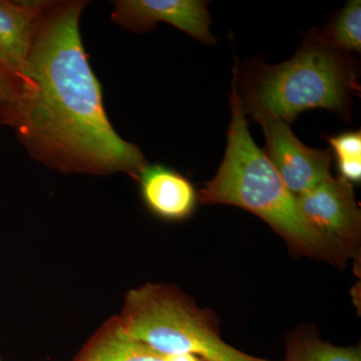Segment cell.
Masks as SVG:
<instances>
[{
  "mask_svg": "<svg viewBox=\"0 0 361 361\" xmlns=\"http://www.w3.org/2000/svg\"><path fill=\"white\" fill-rule=\"evenodd\" d=\"M318 35L330 47L345 54L361 51V1L350 0L332 16Z\"/></svg>",
  "mask_w": 361,
  "mask_h": 361,
  "instance_id": "cell-11",
  "label": "cell"
},
{
  "mask_svg": "<svg viewBox=\"0 0 361 361\" xmlns=\"http://www.w3.org/2000/svg\"><path fill=\"white\" fill-rule=\"evenodd\" d=\"M18 87V80L0 68V106L13 99Z\"/></svg>",
  "mask_w": 361,
  "mask_h": 361,
  "instance_id": "cell-14",
  "label": "cell"
},
{
  "mask_svg": "<svg viewBox=\"0 0 361 361\" xmlns=\"http://www.w3.org/2000/svg\"><path fill=\"white\" fill-rule=\"evenodd\" d=\"M137 180L142 201L161 219L182 221L196 208V190L180 173L165 165H147Z\"/></svg>",
  "mask_w": 361,
  "mask_h": 361,
  "instance_id": "cell-8",
  "label": "cell"
},
{
  "mask_svg": "<svg viewBox=\"0 0 361 361\" xmlns=\"http://www.w3.org/2000/svg\"><path fill=\"white\" fill-rule=\"evenodd\" d=\"M111 20L137 33L149 32L159 23L174 25L203 42L216 44L210 32L208 2L202 0H116Z\"/></svg>",
  "mask_w": 361,
  "mask_h": 361,
  "instance_id": "cell-7",
  "label": "cell"
},
{
  "mask_svg": "<svg viewBox=\"0 0 361 361\" xmlns=\"http://www.w3.org/2000/svg\"><path fill=\"white\" fill-rule=\"evenodd\" d=\"M0 361H2V358H1V356H0Z\"/></svg>",
  "mask_w": 361,
  "mask_h": 361,
  "instance_id": "cell-15",
  "label": "cell"
},
{
  "mask_svg": "<svg viewBox=\"0 0 361 361\" xmlns=\"http://www.w3.org/2000/svg\"><path fill=\"white\" fill-rule=\"evenodd\" d=\"M283 361H361L360 349L338 348L313 336L295 337Z\"/></svg>",
  "mask_w": 361,
  "mask_h": 361,
  "instance_id": "cell-12",
  "label": "cell"
},
{
  "mask_svg": "<svg viewBox=\"0 0 361 361\" xmlns=\"http://www.w3.org/2000/svg\"><path fill=\"white\" fill-rule=\"evenodd\" d=\"M47 1L0 0V68L18 80Z\"/></svg>",
  "mask_w": 361,
  "mask_h": 361,
  "instance_id": "cell-9",
  "label": "cell"
},
{
  "mask_svg": "<svg viewBox=\"0 0 361 361\" xmlns=\"http://www.w3.org/2000/svg\"><path fill=\"white\" fill-rule=\"evenodd\" d=\"M231 121L227 130V148L217 174L201 190L206 205L226 204L245 209L264 220L289 245L306 255L337 260L342 257L315 231L285 186L264 152L252 139L241 99L232 82Z\"/></svg>",
  "mask_w": 361,
  "mask_h": 361,
  "instance_id": "cell-2",
  "label": "cell"
},
{
  "mask_svg": "<svg viewBox=\"0 0 361 361\" xmlns=\"http://www.w3.org/2000/svg\"><path fill=\"white\" fill-rule=\"evenodd\" d=\"M87 2L47 1L16 94L0 106L33 158L63 173H127L148 165L114 129L80 33Z\"/></svg>",
  "mask_w": 361,
  "mask_h": 361,
  "instance_id": "cell-1",
  "label": "cell"
},
{
  "mask_svg": "<svg viewBox=\"0 0 361 361\" xmlns=\"http://www.w3.org/2000/svg\"><path fill=\"white\" fill-rule=\"evenodd\" d=\"M233 82L252 120L275 118L291 125L299 114L324 109L350 118L351 94L360 92L357 66L313 30L293 58L277 66L255 61Z\"/></svg>",
  "mask_w": 361,
  "mask_h": 361,
  "instance_id": "cell-3",
  "label": "cell"
},
{
  "mask_svg": "<svg viewBox=\"0 0 361 361\" xmlns=\"http://www.w3.org/2000/svg\"><path fill=\"white\" fill-rule=\"evenodd\" d=\"M332 153L336 157L337 167L342 179L353 183L361 180V133L349 130L329 137Z\"/></svg>",
  "mask_w": 361,
  "mask_h": 361,
  "instance_id": "cell-13",
  "label": "cell"
},
{
  "mask_svg": "<svg viewBox=\"0 0 361 361\" xmlns=\"http://www.w3.org/2000/svg\"><path fill=\"white\" fill-rule=\"evenodd\" d=\"M73 361H205L192 355H165L126 334L118 315L97 329Z\"/></svg>",
  "mask_w": 361,
  "mask_h": 361,
  "instance_id": "cell-10",
  "label": "cell"
},
{
  "mask_svg": "<svg viewBox=\"0 0 361 361\" xmlns=\"http://www.w3.org/2000/svg\"><path fill=\"white\" fill-rule=\"evenodd\" d=\"M304 219L341 255L355 250L360 240L361 215L353 184L330 177L296 196Z\"/></svg>",
  "mask_w": 361,
  "mask_h": 361,
  "instance_id": "cell-5",
  "label": "cell"
},
{
  "mask_svg": "<svg viewBox=\"0 0 361 361\" xmlns=\"http://www.w3.org/2000/svg\"><path fill=\"white\" fill-rule=\"evenodd\" d=\"M257 123L265 135L263 152L292 194L298 196L331 177V149L308 148L290 125L279 118H264Z\"/></svg>",
  "mask_w": 361,
  "mask_h": 361,
  "instance_id": "cell-6",
  "label": "cell"
},
{
  "mask_svg": "<svg viewBox=\"0 0 361 361\" xmlns=\"http://www.w3.org/2000/svg\"><path fill=\"white\" fill-rule=\"evenodd\" d=\"M118 320L128 336L165 355L205 361H269L232 348L213 318L174 287L147 284L126 295Z\"/></svg>",
  "mask_w": 361,
  "mask_h": 361,
  "instance_id": "cell-4",
  "label": "cell"
}]
</instances>
